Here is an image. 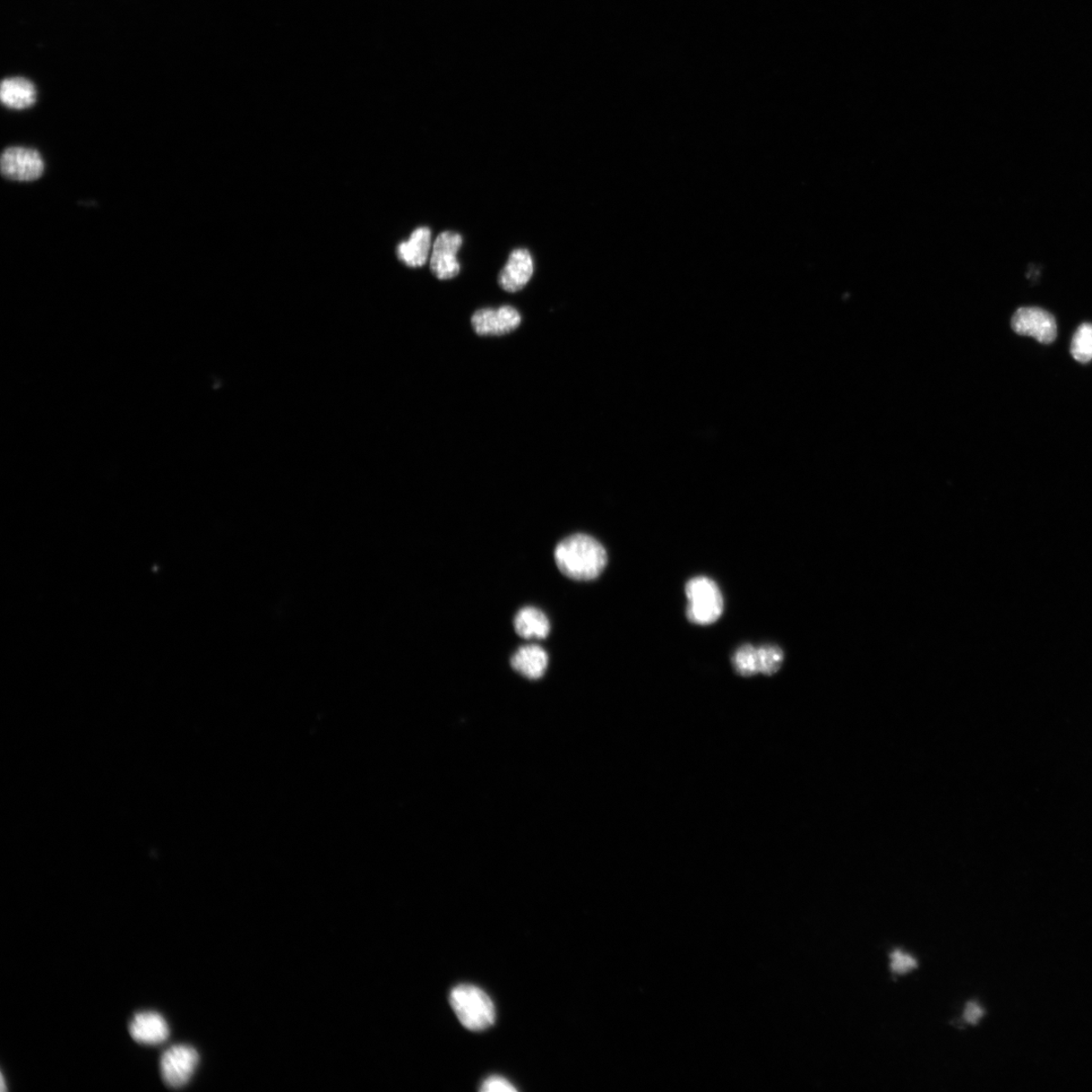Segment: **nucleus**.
<instances>
[{"instance_id":"obj_1","label":"nucleus","mask_w":1092,"mask_h":1092,"mask_svg":"<svg viewBox=\"0 0 1092 1092\" xmlns=\"http://www.w3.org/2000/svg\"><path fill=\"white\" fill-rule=\"evenodd\" d=\"M558 570L575 581H592L604 571L608 556L597 539L587 535L565 537L555 549Z\"/></svg>"},{"instance_id":"obj_2","label":"nucleus","mask_w":1092,"mask_h":1092,"mask_svg":"<svg viewBox=\"0 0 1092 1092\" xmlns=\"http://www.w3.org/2000/svg\"><path fill=\"white\" fill-rule=\"evenodd\" d=\"M451 1008L461 1025L472 1031H480L494 1025L496 1010L489 996L480 987L471 984L455 986L451 992Z\"/></svg>"},{"instance_id":"obj_3","label":"nucleus","mask_w":1092,"mask_h":1092,"mask_svg":"<svg viewBox=\"0 0 1092 1092\" xmlns=\"http://www.w3.org/2000/svg\"><path fill=\"white\" fill-rule=\"evenodd\" d=\"M686 595L689 604L687 617L692 623L708 625L715 623L724 612V598L715 581L698 577L686 584Z\"/></svg>"},{"instance_id":"obj_4","label":"nucleus","mask_w":1092,"mask_h":1092,"mask_svg":"<svg viewBox=\"0 0 1092 1092\" xmlns=\"http://www.w3.org/2000/svg\"><path fill=\"white\" fill-rule=\"evenodd\" d=\"M784 652L776 646L755 648L745 644L733 657V666L739 676L752 677L758 674L773 676L783 665Z\"/></svg>"},{"instance_id":"obj_5","label":"nucleus","mask_w":1092,"mask_h":1092,"mask_svg":"<svg viewBox=\"0 0 1092 1092\" xmlns=\"http://www.w3.org/2000/svg\"><path fill=\"white\" fill-rule=\"evenodd\" d=\"M199 1062L200 1055L195 1048L186 1045L172 1046L161 1056L162 1079L170 1087H183L192 1079Z\"/></svg>"},{"instance_id":"obj_6","label":"nucleus","mask_w":1092,"mask_h":1092,"mask_svg":"<svg viewBox=\"0 0 1092 1092\" xmlns=\"http://www.w3.org/2000/svg\"><path fill=\"white\" fill-rule=\"evenodd\" d=\"M0 169L7 179L14 182H33L44 174L45 165L37 150L14 146L4 151L0 159Z\"/></svg>"},{"instance_id":"obj_7","label":"nucleus","mask_w":1092,"mask_h":1092,"mask_svg":"<svg viewBox=\"0 0 1092 1092\" xmlns=\"http://www.w3.org/2000/svg\"><path fill=\"white\" fill-rule=\"evenodd\" d=\"M1014 332L1034 337L1040 343H1052L1057 337L1055 318L1041 308H1020L1011 319Z\"/></svg>"},{"instance_id":"obj_8","label":"nucleus","mask_w":1092,"mask_h":1092,"mask_svg":"<svg viewBox=\"0 0 1092 1092\" xmlns=\"http://www.w3.org/2000/svg\"><path fill=\"white\" fill-rule=\"evenodd\" d=\"M462 245V237L452 231L442 232L435 240L430 270L438 280H451L460 273L458 253Z\"/></svg>"},{"instance_id":"obj_9","label":"nucleus","mask_w":1092,"mask_h":1092,"mask_svg":"<svg viewBox=\"0 0 1092 1092\" xmlns=\"http://www.w3.org/2000/svg\"><path fill=\"white\" fill-rule=\"evenodd\" d=\"M521 315L513 307L480 309L472 315L471 325L480 337H500L518 328Z\"/></svg>"},{"instance_id":"obj_10","label":"nucleus","mask_w":1092,"mask_h":1092,"mask_svg":"<svg viewBox=\"0 0 1092 1092\" xmlns=\"http://www.w3.org/2000/svg\"><path fill=\"white\" fill-rule=\"evenodd\" d=\"M535 271L533 258L527 249H515L500 275L499 285L509 292L521 290L527 285Z\"/></svg>"},{"instance_id":"obj_11","label":"nucleus","mask_w":1092,"mask_h":1092,"mask_svg":"<svg viewBox=\"0 0 1092 1092\" xmlns=\"http://www.w3.org/2000/svg\"><path fill=\"white\" fill-rule=\"evenodd\" d=\"M128 1031L137 1043L152 1046L165 1043L170 1034L166 1019L154 1011L135 1014Z\"/></svg>"},{"instance_id":"obj_12","label":"nucleus","mask_w":1092,"mask_h":1092,"mask_svg":"<svg viewBox=\"0 0 1092 1092\" xmlns=\"http://www.w3.org/2000/svg\"><path fill=\"white\" fill-rule=\"evenodd\" d=\"M432 231L427 227H420L411 234L409 240L399 244L397 255L399 260L409 268H423L428 261L432 249Z\"/></svg>"},{"instance_id":"obj_13","label":"nucleus","mask_w":1092,"mask_h":1092,"mask_svg":"<svg viewBox=\"0 0 1092 1092\" xmlns=\"http://www.w3.org/2000/svg\"><path fill=\"white\" fill-rule=\"evenodd\" d=\"M510 664L516 672L528 680H539L546 672L548 656L538 646L522 647L514 653Z\"/></svg>"},{"instance_id":"obj_14","label":"nucleus","mask_w":1092,"mask_h":1092,"mask_svg":"<svg viewBox=\"0 0 1092 1092\" xmlns=\"http://www.w3.org/2000/svg\"><path fill=\"white\" fill-rule=\"evenodd\" d=\"M0 98L7 108L24 109L36 102L37 92L30 81L22 79V77H14V79L3 81Z\"/></svg>"},{"instance_id":"obj_15","label":"nucleus","mask_w":1092,"mask_h":1092,"mask_svg":"<svg viewBox=\"0 0 1092 1092\" xmlns=\"http://www.w3.org/2000/svg\"><path fill=\"white\" fill-rule=\"evenodd\" d=\"M514 629L523 639L544 640L550 631L546 615L535 607L522 608L514 618Z\"/></svg>"},{"instance_id":"obj_16","label":"nucleus","mask_w":1092,"mask_h":1092,"mask_svg":"<svg viewBox=\"0 0 1092 1092\" xmlns=\"http://www.w3.org/2000/svg\"><path fill=\"white\" fill-rule=\"evenodd\" d=\"M1070 352L1074 359L1087 364L1092 359V324H1082L1071 342Z\"/></svg>"},{"instance_id":"obj_17","label":"nucleus","mask_w":1092,"mask_h":1092,"mask_svg":"<svg viewBox=\"0 0 1092 1092\" xmlns=\"http://www.w3.org/2000/svg\"><path fill=\"white\" fill-rule=\"evenodd\" d=\"M890 959V968L897 974H907L917 967V961L900 950L893 951Z\"/></svg>"},{"instance_id":"obj_18","label":"nucleus","mask_w":1092,"mask_h":1092,"mask_svg":"<svg viewBox=\"0 0 1092 1092\" xmlns=\"http://www.w3.org/2000/svg\"><path fill=\"white\" fill-rule=\"evenodd\" d=\"M481 1091H484V1092H496V1091L514 1092V1091H518V1088H516L509 1080H507L506 1078H504L502 1077L494 1076V1077L487 1078L484 1081L483 1086H481Z\"/></svg>"},{"instance_id":"obj_19","label":"nucleus","mask_w":1092,"mask_h":1092,"mask_svg":"<svg viewBox=\"0 0 1092 1092\" xmlns=\"http://www.w3.org/2000/svg\"><path fill=\"white\" fill-rule=\"evenodd\" d=\"M983 1014V1009L977 1002H970L965 1008L964 1020L971 1025H976L982 1020Z\"/></svg>"},{"instance_id":"obj_20","label":"nucleus","mask_w":1092,"mask_h":1092,"mask_svg":"<svg viewBox=\"0 0 1092 1092\" xmlns=\"http://www.w3.org/2000/svg\"><path fill=\"white\" fill-rule=\"evenodd\" d=\"M2 1089H3L4 1091L5 1090V1082L4 1076H2Z\"/></svg>"}]
</instances>
